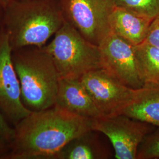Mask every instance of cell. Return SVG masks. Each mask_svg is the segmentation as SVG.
<instances>
[{"label": "cell", "instance_id": "obj_1", "mask_svg": "<svg viewBox=\"0 0 159 159\" xmlns=\"http://www.w3.org/2000/svg\"><path fill=\"white\" fill-rule=\"evenodd\" d=\"M91 120L54 105L31 112L17 125L13 159H52L74 139L92 130Z\"/></svg>", "mask_w": 159, "mask_h": 159}, {"label": "cell", "instance_id": "obj_2", "mask_svg": "<svg viewBox=\"0 0 159 159\" xmlns=\"http://www.w3.org/2000/svg\"><path fill=\"white\" fill-rule=\"evenodd\" d=\"M65 21L58 0H11L2 8V25L12 50L43 47Z\"/></svg>", "mask_w": 159, "mask_h": 159}, {"label": "cell", "instance_id": "obj_3", "mask_svg": "<svg viewBox=\"0 0 159 159\" xmlns=\"http://www.w3.org/2000/svg\"><path fill=\"white\" fill-rule=\"evenodd\" d=\"M12 59L25 107L34 112L54 106L60 77L44 47H26L13 50Z\"/></svg>", "mask_w": 159, "mask_h": 159}, {"label": "cell", "instance_id": "obj_4", "mask_svg": "<svg viewBox=\"0 0 159 159\" xmlns=\"http://www.w3.org/2000/svg\"><path fill=\"white\" fill-rule=\"evenodd\" d=\"M43 47L50 54L60 78L80 79L84 74L102 68L99 47L86 40L65 21Z\"/></svg>", "mask_w": 159, "mask_h": 159}, {"label": "cell", "instance_id": "obj_5", "mask_svg": "<svg viewBox=\"0 0 159 159\" xmlns=\"http://www.w3.org/2000/svg\"><path fill=\"white\" fill-rule=\"evenodd\" d=\"M65 20L86 40L99 46L111 32L113 0H58Z\"/></svg>", "mask_w": 159, "mask_h": 159}, {"label": "cell", "instance_id": "obj_6", "mask_svg": "<svg viewBox=\"0 0 159 159\" xmlns=\"http://www.w3.org/2000/svg\"><path fill=\"white\" fill-rule=\"evenodd\" d=\"M91 128L108 137L116 159H137L141 143L156 127L120 114L93 119Z\"/></svg>", "mask_w": 159, "mask_h": 159}, {"label": "cell", "instance_id": "obj_7", "mask_svg": "<svg viewBox=\"0 0 159 159\" xmlns=\"http://www.w3.org/2000/svg\"><path fill=\"white\" fill-rule=\"evenodd\" d=\"M101 116L120 114L135 96L130 88L103 68L91 71L80 79Z\"/></svg>", "mask_w": 159, "mask_h": 159}, {"label": "cell", "instance_id": "obj_8", "mask_svg": "<svg viewBox=\"0 0 159 159\" xmlns=\"http://www.w3.org/2000/svg\"><path fill=\"white\" fill-rule=\"evenodd\" d=\"M12 48L5 29L0 33V110L16 125L32 111L24 105L14 68Z\"/></svg>", "mask_w": 159, "mask_h": 159}, {"label": "cell", "instance_id": "obj_9", "mask_svg": "<svg viewBox=\"0 0 159 159\" xmlns=\"http://www.w3.org/2000/svg\"><path fill=\"white\" fill-rule=\"evenodd\" d=\"M98 47L102 68L130 88L143 87L137 69L134 46L111 31Z\"/></svg>", "mask_w": 159, "mask_h": 159}, {"label": "cell", "instance_id": "obj_10", "mask_svg": "<svg viewBox=\"0 0 159 159\" xmlns=\"http://www.w3.org/2000/svg\"><path fill=\"white\" fill-rule=\"evenodd\" d=\"M55 105L87 119L101 116L80 79H60Z\"/></svg>", "mask_w": 159, "mask_h": 159}, {"label": "cell", "instance_id": "obj_11", "mask_svg": "<svg viewBox=\"0 0 159 159\" xmlns=\"http://www.w3.org/2000/svg\"><path fill=\"white\" fill-rule=\"evenodd\" d=\"M153 19L114 6L109 18L111 31L133 46L143 43Z\"/></svg>", "mask_w": 159, "mask_h": 159}, {"label": "cell", "instance_id": "obj_12", "mask_svg": "<svg viewBox=\"0 0 159 159\" xmlns=\"http://www.w3.org/2000/svg\"><path fill=\"white\" fill-rule=\"evenodd\" d=\"M97 131H87L72 141L54 155L52 159H106L111 156L108 146L104 144Z\"/></svg>", "mask_w": 159, "mask_h": 159}, {"label": "cell", "instance_id": "obj_13", "mask_svg": "<svg viewBox=\"0 0 159 159\" xmlns=\"http://www.w3.org/2000/svg\"><path fill=\"white\" fill-rule=\"evenodd\" d=\"M120 114L159 127V85L137 89L133 101Z\"/></svg>", "mask_w": 159, "mask_h": 159}, {"label": "cell", "instance_id": "obj_14", "mask_svg": "<svg viewBox=\"0 0 159 159\" xmlns=\"http://www.w3.org/2000/svg\"><path fill=\"white\" fill-rule=\"evenodd\" d=\"M137 69L143 86L159 85V48L148 43L134 46Z\"/></svg>", "mask_w": 159, "mask_h": 159}, {"label": "cell", "instance_id": "obj_15", "mask_svg": "<svg viewBox=\"0 0 159 159\" xmlns=\"http://www.w3.org/2000/svg\"><path fill=\"white\" fill-rule=\"evenodd\" d=\"M115 6L154 19L159 16V0H113Z\"/></svg>", "mask_w": 159, "mask_h": 159}, {"label": "cell", "instance_id": "obj_16", "mask_svg": "<svg viewBox=\"0 0 159 159\" xmlns=\"http://www.w3.org/2000/svg\"><path fill=\"white\" fill-rule=\"evenodd\" d=\"M159 159V127L144 139L137 153V159Z\"/></svg>", "mask_w": 159, "mask_h": 159}, {"label": "cell", "instance_id": "obj_17", "mask_svg": "<svg viewBox=\"0 0 159 159\" xmlns=\"http://www.w3.org/2000/svg\"><path fill=\"white\" fill-rule=\"evenodd\" d=\"M144 42L159 48V16L150 24Z\"/></svg>", "mask_w": 159, "mask_h": 159}, {"label": "cell", "instance_id": "obj_18", "mask_svg": "<svg viewBox=\"0 0 159 159\" xmlns=\"http://www.w3.org/2000/svg\"><path fill=\"white\" fill-rule=\"evenodd\" d=\"M16 135L15 129H12L6 121L5 118L0 113V142L13 141Z\"/></svg>", "mask_w": 159, "mask_h": 159}, {"label": "cell", "instance_id": "obj_19", "mask_svg": "<svg viewBox=\"0 0 159 159\" xmlns=\"http://www.w3.org/2000/svg\"><path fill=\"white\" fill-rule=\"evenodd\" d=\"M11 0H0V6L4 8Z\"/></svg>", "mask_w": 159, "mask_h": 159}, {"label": "cell", "instance_id": "obj_20", "mask_svg": "<svg viewBox=\"0 0 159 159\" xmlns=\"http://www.w3.org/2000/svg\"><path fill=\"white\" fill-rule=\"evenodd\" d=\"M1 143L2 142H0V152H1V151L2 150V148H3V145H2V144Z\"/></svg>", "mask_w": 159, "mask_h": 159}, {"label": "cell", "instance_id": "obj_21", "mask_svg": "<svg viewBox=\"0 0 159 159\" xmlns=\"http://www.w3.org/2000/svg\"><path fill=\"white\" fill-rule=\"evenodd\" d=\"M2 13V8L0 6V15Z\"/></svg>", "mask_w": 159, "mask_h": 159}, {"label": "cell", "instance_id": "obj_22", "mask_svg": "<svg viewBox=\"0 0 159 159\" xmlns=\"http://www.w3.org/2000/svg\"><path fill=\"white\" fill-rule=\"evenodd\" d=\"M22 1H23V0H22Z\"/></svg>", "mask_w": 159, "mask_h": 159}]
</instances>
